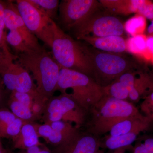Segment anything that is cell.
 <instances>
[{
	"instance_id": "cell-26",
	"label": "cell",
	"mask_w": 153,
	"mask_h": 153,
	"mask_svg": "<svg viewBox=\"0 0 153 153\" xmlns=\"http://www.w3.org/2000/svg\"><path fill=\"white\" fill-rule=\"evenodd\" d=\"M48 100L38 94L33 99L31 107L34 121L42 118Z\"/></svg>"
},
{
	"instance_id": "cell-35",
	"label": "cell",
	"mask_w": 153,
	"mask_h": 153,
	"mask_svg": "<svg viewBox=\"0 0 153 153\" xmlns=\"http://www.w3.org/2000/svg\"><path fill=\"white\" fill-rule=\"evenodd\" d=\"M4 101V94L2 88L0 85V108L3 107V104Z\"/></svg>"
},
{
	"instance_id": "cell-7",
	"label": "cell",
	"mask_w": 153,
	"mask_h": 153,
	"mask_svg": "<svg viewBox=\"0 0 153 153\" xmlns=\"http://www.w3.org/2000/svg\"><path fill=\"white\" fill-rule=\"evenodd\" d=\"M19 14L29 30L50 47L55 22L35 7L29 0L16 1Z\"/></svg>"
},
{
	"instance_id": "cell-24",
	"label": "cell",
	"mask_w": 153,
	"mask_h": 153,
	"mask_svg": "<svg viewBox=\"0 0 153 153\" xmlns=\"http://www.w3.org/2000/svg\"><path fill=\"white\" fill-rule=\"evenodd\" d=\"M6 41L16 50L18 55L32 51L27 47L22 36L16 30H10L6 36Z\"/></svg>"
},
{
	"instance_id": "cell-34",
	"label": "cell",
	"mask_w": 153,
	"mask_h": 153,
	"mask_svg": "<svg viewBox=\"0 0 153 153\" xmlns=\"http://www.w3.org/2000/svg\"><path fill=\"white\" fill-rule=\"evenodd\" d=\"M42 146H35L29 148L25 150L24 153H39L43 149Z\"/></svg>"
},
{
	"instance_id": "cell-31",
	"label": "cell",
	"mask_w": 153,
	"mask_h": 153,
	"mask_svg": "<svg viewBox=\"0 0 153 153\" xmlns=\"http://www.w3.org/2000/svg\"><path fill=\"white\" fill-rule=\"evenodd\" d=\"M142 15L146 19L153 20V2L149 0H142L137 13Z\"/></svg>"
},
{
	"instance_id": "cell-6",
	"label": "cell",
	"mask_w": 153,
	"mask_h": 153,
	"mask_svg": "<svg viewBox=\"0 0 153 153\" xmlns=\"http://www.w3.org/2000/svg\"><path fill=\"white\" fill-rule=\"evenodd\" d=\"M16 55L7 52L2 59L0 79L6 88L14 91L39 94L30 72L16 60Z\"/></svg>"
},
{
	"instance_id": "cell-38",
	"label": "cell",
	"mask_w": 153,
	"mask_h": 153,
	"mask_svg": "<svg viewBox=\"0 0 153 153\" xmlns=\"http://www.w3.org/2000/svg\"><path fill=\"white\" fill-rule=\"evenodd\" d=\"M39 153H51V151L49 150V149H47V148H44Z\"/></svg>"
},
{
	"instance_id": "cell-17",
	"label": "cell",
	"mask_w": 153,
	"mask_h": 153,
	"mask_svg": "<svg viewBox=\"0 0 153 153\" xmlns=\"http://www.w3.org/2000/svg\"><path fill=\"white\" fill-rule=\"evenodd\" d=\"M139 135L134 133L125 134L120 135L105 137L100 139V148L114 150L124 147L131 146L136 140Z\"/></svg>"
},
{
	"instance_id": "cell-30",
	"label": "cell",
	"mask_w": 153,
	"mask_h": 153,
	"mask_svg": "<svg viewBox=\"0 0 153 153\" xmlns=\"http://www.w3.org/2000/svg\"><path fill=\"white\" fill-rule=\"evenodd\" d=\"M17 118L10 110L4 107L0 108V131Z\"/></svg>"
},
{
	"instance_id": "cell-13",
	"label": "cell",
	"mask_w": 153,
	"mask_h": 153,
	"mask_svg": "<svg viewBox=\"0 0 153 153\" xmlns=\"http://www.w3.org/2000/svg\"><path fill=\"white\" fill-rule=\"evenodd\" d=\"M153 122L143 114L126 119L115 125L110 131L111 136L134 133L139 135L149 130Z\"/></svg>"
},
{
	"instance_id": "cell-5",
	"label": "cell",
	"mask_w": 153,
	"mask_h": 153,
	"mask_svg": "<svg viewBox=\"0 0 153 153\" xmlns=\"http://www.w3.org/2000/svg\"><path fill=\"white\" fill-rule=\"evenodd\" d=\"M89 51L93 67L92 77L102 87L109 85L133 68L130 61L119 54Z\"/></svg>"
},
{
	"instance_id": "cell-16",
	"label": "cell",
	"mask_w": 153,
	"mask_h": 153,
	"mask_svg": "<svg viewBox=\"0 0 153 153\" xmlns=\"http://www.w3.org/2000/svg\"><path fill=\"white\" fill-rule=\"evenodd\" d=\"M98 1L112 14L128 15L137 13L142 0H101Z\"/></svg>"
},
{
	"instance_id": "cell-40",
	"label": "cell",
	"mask_w": 153,
	"mask_h": 153,
	"mask_svg": "<svg viewBox=\"0 0 153 153\" xmlns=\"http://www.w3.org/2000/svg\"><path fill=\"white\" fill-rule=\"evenodd\" d=\"M94 153H104V152L102 150H100V149H99Z\"/></svg>"
},
{
	"instance_id": "cell-11",
	"label": "cell",
	"mask_w": 153,
	"mask_h": 153,
	"mask_svg": "<svg viewBox=\"0 0 153 153\" xmlns=\"http://www.w3.org/2000/svg\"><path fill=\"white\" fill-rule=\"evenodd\" d=\"M4 19L6 28L9 30H16L22 36L25 44L31 50L43 49L38 38L27 27L19 14L16 4L10 1L5 2Z\"/></svg>"
},
{
	"instance_id": "cell-10",
	"label": "cell",
	"mask_w": 153,
	"mask_h": 153,
	"mask_svg": "<svg viewBox=\"0 0 153 153\" xmlns=\"http://www.w3.org/2000/svg\"><path fill=\"white\" fill-rule=\"evenodd\" d=\"M100 148V138L79 130L70 139L54 146L52 153H94Z\"/></svg>"
},
{
	"instance_id": "cell-21",
	"label": "cell",
	"mask_w": 153,
	"mask_h": 153,
	"mask_svg": "<svg viewBox=\"0 0 153 153\" xmlns=\"http://www.w3.org/2000/svg\"><path fill=\"white\" fill-rule=\"evenodd\" d=\"M8 105L10 110L17 117L25 121H34L31 109L26 105L11 97L8 101Z\"/></svg>"
},
{
	"instance_id": "cell-41",
	"label": "cell",
	"mask_w": 153,
	"mask_h": 153,
	"mask_svg": "<svg viewBox=\"0 0 153 153\" xmlns=\"http://www.w3.org/2000/svg\"><path fill=\"white\" fill-rule=\"evenodd\" d=\"M7 153H11L10 152H8V151Z\"/></svg>"
},
{
	"instance_id": "cell-23",
	"label": "cell",
	"mask_w": 153,
	"mask_h": 153,
	"mask_svg": "<svg viewBox=\"0 0 153 153\" xmlns=\"http://www.w3.org/2000/svg\"><path fill=\"white\" fill-rule=\"evenodd\" d=\"M131 153H153V135L139 136L133 146Z\"/></svg>"
},
{
	"instance_id": "cell-1",
	"label": "cell",
	"mask_w": 153,
	"mask_h": 153,
	"mask_svg": "<svg viewBox=\"0 0 153 153\" xmlns=\"http://www.w3.org/2000/svg\"><path fill=\"white\" fill-rule=\"evenodd\" d=\"M142 114L130 102L104 95L88 111L85 131L101 138L117 124Z\"/></svg>"
},
{
	"instance_id": "cell-3",
	"label": "cell",
	"mask_w": 153,
	"mask_h": 153,
	"mask_svg": "<svg viewBox=\"0 0 153 153\" xmlns=\"http://www.w3.org/2000/svg\"><path fill=\"white\" fill-rule=\"evenodd\" d=\"M50 47L53 58L61 68L79 71L92 77L93 67L89 50L64 33L55 22Z\"/></svg>"
},
{
	"instance_id": "cell-32",
	"label": "cell",
	"mask_w": 153,
	"mask_h": 153,
	"mask_svg": "<svg viewBox=\"0 0 153 153\" xmlns=\"http://www.w3.org/2000/svg\"><path fill=\"white\" fill-rule=\"evenodd\" d=\"M133 146H128L112 150V152L110 153H128L131 152Z\"/></svg>"
},
{
	"instance_id": "cell-4",
	"label": "cell",
	"mask_w": 153,
	"mask_h": 153,
	"mask_svg": "<svg viewBox=\"0 0 153 153\" xmlns=\"http://www.w3.org/2000/svg\"><path fill=\"white\" fill-rule=\"evenodd\" d=\"M71 90V96L88 112L104 96L103 87L87 74L71 69L61 68L57 91L62 94Z\"/></svg>"
},
{
	"instance_id": "cell-39",
	"label": "cell",
	"mask_w": 153,
	"mask_h": 153,
	"mask_svg": "<svg viewBox=\"0 0 153 153\" xmlns=\"http://www.w3.org/2000/svg\"><path fill=\"white\" fill-rule=\"evenodd\" d=\"M7 151L6 150L3 148L0 142V153H7Z\"/></svg>"
},
{
	"instance_id": "cell-37",
	"label": "cell",
	"mask_w": 153,
	"mask_h": 153,
	"mask_svg": "<svg viewBox=\"0 0 153 153\" xmlns=\"http://www.w3.org/2000/svg\"><path fill=\"white\" fill-rule=\"evenodd\" d=\"M9 51H10V50L4 51H3L2 49H0V71H1V62L2 59H3V57L4 56L6 52H8Z\"/></svg>"
},
{
	"instance_id": "cell-22",
	"label": "cell",
	"mask_w": 153,
	"mask_h": 153,
	"mask_svg": "<svg viewBox=\"0 0 153 153\" xmlns=\"http://www.w3.org/2000/svg\"><path fill=\"white\" fill-rule=\"evenodd\" d=\"M42 13L51 19L56 16L59 10L60 2L58 0H29Z\"/></svg>"
},
{
	"instance_id": "cell-19",
	"label": "cell",
	"mask_w": 153,
	"mask_h": 153,
	"mask_svg": "<svg viewBox=\"0 0 153 153\" xmlns=\"http://www.w3.org/2000/svg\"><path fill=\"white\" fill-rule=\"evenodd\" d=\"M146 20L142 15L136 14L125 23L124 31L131 37L144 35L146 29Z\"/></svg>"
},
{
	"instance_id": "cell-14",
	"label": "cell",
	"mask_w": 153,
	"mask_h": 153,
	"mask_svg": "<svg viewBox=\"0 0 153 153\" xmlns=\"http://www.w3.org/2000/svg\"><path fill=\"white\" fill-rule=\"evenodd\" d=\"M77 39L85 41L102 52L120 54L126 51V40L122 36H110L101 38L84 36Z\"/></svg>"
},
{
	"instance_id": "cell-27",
	"label": "cell",
	"mask_w": 153,
	"mask_h": 153,
	"mask_svg": "<svg viewBox=\"0 0 153 153\" xmlns=\"http://www.w3.org/2000/svg\"><path fill=\"white\" fill-rule=\"evenodd\" d=\"M5 6V2L0 1V49L4 51L9 50L6 41V28L4 19V10Z\"/></svg>"
},
{
	"instance_id": "cell-15",
	"label": "cell",
	"mask_w": 153,
	"mask_h": 153,
	"mask_svg": "<svg viewBox=\"0 0 153 153\" xmlns=\"http://www.w3.org/2000/svg\"><path fill=\"white\" fill-rule=\"evenodd\" d=\"M34 122H26L20 133L13 140L15 149L25 150L35 146H44L40 143Z\"/></svg>"
},
{
	"instance_id": "cell-8",
	"label": "cell",
	"mask_w": 153,
	"mask_h": 153,
	"mask_svg": "<svg viewBox=\"0 0 153 153\" xmlns=\"http://www.w3.org/2000/svg\"><path fill=\"white\" fill-rule=\"evenodd\" d=\"M74 29L77 38L121 36L124 32V25L120 19L112 15L98 14L96 12Z\"/></svg>"
},
{
	"instance_id": "cell-12",
	"label": "cell",
	"mask_w": 153,
	"mask_h": 153,
	"mask_svg": "<svg viewBox=\"0 0 153 153\" xmlns=\"http://www.w3.org/2000/svg\"><path fill=\"white\" fill-rule=\"evenodd\" d=\"M63 112L62 120L75 123L78 128L85 126L88 112L68 93L59 95Z\"/></svg>"
},
{
	"instance_id": "cell-9",
	"label": "cell",
	"mask_w": 153,
	"mask_h": 153,
	"mask_svg": "<svg viewBox=\"0 0 153 153\" xmlns=\"http://www.w3.org/2000/svg\"><path fill=\"white\" fill-rule=\"evenodd\" d=\"M98 1L63 0L59 7L60 21L68 29L74 28L96 12Z\"/></svg>"
},
{
	"instance_id": "cell-2",
	"label": "cell",
	"mask_w": 153,
	"mask_h": 153,
	"mask_svg": "<svg viewBox=\"0 0 153 153\" xmlns=\"http://www.w3.org/2000/svg\"><path fill=\"white\" fill-rule=\"evenodd\" d=\"M16 61L32 74L39 95L49 100L57 91L61 67L45 49L21 53Z\"/></svg>"
},
{
	"instance_id": "cell-25",
	"label": "cell",
	"mask_w": 153,
	"mask_h": 153,
	"mask_svg": "<svg viewBox=\"0 0 153 153\" xmlns=\"http://www.w3.org/2000/svg\"><path fill=\"white\" fill-rule=\"evenodd\" d=\"M27 121L17 117L12 123L0 131V137L13 139L20 133L22 126Z\"/></svg>"
},
{
	"instance_id": "cell-28",
	"label": "cell",
	"mask_w": 153,
	"mask_h": 153,
	"mask_svg": "<svg viewBox=\"0 0 153 153\" xmlns=\"http://www.w3.org/2000/svg\"><path fill=\"white\" fill-rule=\"evenodd\" d=\"M143 99L140 105L141 113L153 122V89Z\"/></svg>"
},
{
	"instance_id": "cell-18",
	"label": "cell",
	"mask_w": 153,
	"mask_h": 153,
	"mask_svg": "<svg viewBox=\"0 0 153 153\" xmlns=\"http://www.w3.org/2000/svg\"><path fill=\"white\" fill-rule=\"evenodd\" d=\"M147 38L148 36L144 34L128 38L126 40V51L146 60H152V54L147 47Z\"/></svg>"
},
{
	"instance_id": "cell-33",
	"label": "cell",
	"mask_w": 153,
	"mask_h": 153,
	"mask_svg": "<svg viewBox=\"0 0 153 153\" xmlns=\"http://www.w3.org/2000/svg\"><path fill=\"white\" fill-rule=\"evenodd\" d=\"M147 47L152 55V61L153 63V37L148 36L147 41Z\"/></svg>"
},
{
	"instance_id": "cell-20",
	"label": "cell",
	"mask_w": 153,
	"mask_h": 153,
	"mask_svg": "<svg viewBox=\"0 0 153 153\" xmlns=\"http://www.w3.org/2000/svg\"><path fill=\"white\" fill-rule=\"evenodd\" d=\"M103 89L104 95L120 100L129 101L128 90L118 79L103 87Z\"/></svg>"
},
{
	"instance_id": "cell-36",
	"label": "cell",
	"mask_w": 153,
	"mask_h": 153,
	"mask_svg": "<svg viewBox=\"0 0 153 153\" xmlns=\"http://www.w3.org/2000/svg\"><path fill=\"white\" fill-rule=\"evenodd\" d=\"M147 33L149 36L153 37V20L152 21L150 25L148 27Z\"/></svg>"
},
{
	"instance_id": "cell-29",
	"label": "cell",
	"mask_w": 153,
	"mask_h": 153,
	"mask_svg": "<svg viewBox=\"0 0 153 153\" xmlns=\"http://www.w3.org/2000/svg\"><path fill=\"white\" fill-rule=\"evenodd\" d=\"M33 95L29 93L20 92L18 91H14L11 92L10 97L14 99L17 101L26 105L31 109V106L33 103L34 97L38 95Z\"/></svg>"
}]
</instances>
